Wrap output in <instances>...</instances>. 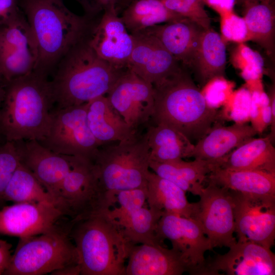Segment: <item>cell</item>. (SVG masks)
<instances>
[{
  "label": "cell",
  "mask_w": 275,
  "mask_h": 275,
  "mask_svg": "<svg viewBox=\"0 0 275 275\" xmlns=\"http://www.w3.org/2000/svg\"><path fill=\"white\" fill-rule=\"evenodd\" d=\"M11 248L10 243L0 239V274H3L9 264L12 256Z\"/></svg>",
  "instance_id": "cell-41"
},
{
  "label": "cell",
  "mask_w": 275,
  "mask_h": 275,
  "mask_svg": "<svg viewBox=\"0 0 275 275\" xmlns=\"http://www.w3.org/2000/svg\"><path fill=\"white\" fill-rule=\"evenodd\" d=\"M230 191L238 239L249 240L270 249L275 239V199Z\"/></svg>",
  "instance_id": "cell-13"
},
{
  "label": "cell",
  "mask_w": 275,
  "mask_h": 275,
  "mask_svg": "<svg viewBox=\"0 0 275 275\" xmlns=\"http://www.w3.org/2000/svg\"><path fill=\"white\" fill-rule=\"evenodd\" d=\"M204 29L196 22L182 18L141 32L158 38L180 64L188 69Z\"/></svg>",
  "instance_id": "cell-20"
},
{
  "label": "cell",
  "mask_w": 275,
  "mask_h": 275,
  "mask_svg": "<svg viewBox=\"0 0 275 275\" xmlns=\"http://www.w3.org/2000/svg\"><path fill=\"white\" fill-rule=\"evenodd\" d=\"M258 133L253 126L246 123L213 126L195 145L191 157L207 160H219Z\"/></svg>",
  "instance_id": "cell-21"
},
{
  "label": "cell",
  "mask_w": 275,
  "mask_h": 275,
  "mask_svg": "<svg viewBox=\"0 0 275 275\" xmlns=\"http://www.w3.org/2000/svg\"><path fill=\"white\" fill-rule=\"evenodd\" d=\"M4 200L14 203L47 202L52 203L58 207L52 196L34 175L20 162L6 188Z\"/></svg>",
  "instance_id": "cell-31"
},
{
  "label": "cell",
  "mask_w": 275,
  "mask_h": 275,
  "mask_svg": "<svg viewBox=\"0 0 275 275\" xmlns=\"http://www.w3.org/2000/svg\"><path fill=\"white\" fill-rule=\"evenodd\" d=\"M19 163V157L14 142L0 143V203L5 201V190Z\"/></svg>",
  "instance_id": "cell-35"
},
{
  "label": "cell",
  "mask_w": 275,
  "mask_h": 275,
  "mask_svg": "<svg viewBox=\"0 0 275 275\" xmlns=\"http://www.w3.org/2000/svg\"><path fill=\"white\" fill-rule=\"evenodd\" d=\"M92 161L100 186L113 206L119 192L147 186L150 159L146 133L101 146Z\"/></svg>",
  "instance_id": "cell-6"
},
{
  "label": "cell",
  "mask_w": 275,
  "mask_h": 275,
  "mask_svg": "<svg viewBox=\"0 0 275 275\" xmlns=\"http://www.w3.org/2000/svg\"><path fill=\"white\" fill-rule=\"evenodd\" d=\"M69 221L41 234L19 238L3 274L42 275L79 265L76 248L69 234Z\"/></svg>",
  "instance_id": "cell-7"
},
{
  "label": "cell",
  "mask_w": 275,
  "mask_h": 275,
  "mask_svg": "<svg viewBox=\"0 0 275 275\" xmlns=\"http://www.w3.org/2000/svg\"><path fill=\"white\" fill-rule=\"evenodd\" d=\"M89 35L68 50L51 75L55 108L82 104L106 95L126 69H117L101 58L91 46Z\"/></svg>",
  "instance_id": "cell-3"
},
{
  "label": "cell",
  "mask_w": 275,
  "mask_h": 275,
  "mask_svg": "<svg viewBox=\"0 0 275 275\" xmlns=\"http://www.w3.org/2000/svg\"><path fill=\"white\" fill-rule=\"evenodd\" d=\"M19 10L17 0H0V24L7 23Z\"/></svg>",
  "instance_id": "cell-39"
},
{
  "label": "cell",
  "mask_w": 275,
  "mask_h": 275,
  "mask_svg": "<svg viewBox=\"0 0 275 275\" xmlns=\"http://www.w3.org/2000/svg\"><path fill=\"white\" fill-rule=\"evenodd\" d=\"M168 9L190 19L203 28H211V20L205 9L204 0H159Z\"/></svg>",
  "instance_id": "cell-34"
},
{
  "label": "cell",
  "mask_w": 275,
  "mask_h": 275,
  "mask_svg": "<svg viewBox=\"0 0 275 275\" xmlns=\"http://www.w3.org/2000/svg\"><path fill=\"white\" fill-rule=\"evenodd\" d=\"M155 124H164L183 134L192 143L205 136L218 115L196 85L188 69L176 73L153 85Z\"/></svg>",
  "instance_id": "cell-4"
},
{
  "label": "cell",
  "mask_w": 275,
  "mask_h": 275,
  "mask_svg": "<svg viewBox=\"0 0 275 275\" xmlns=\"http://www.w3.org/2000/svg\"><path fill=\"white\" fill-rule=\"evenodd\" d=\"M106 96L113 108L135 132L152 118L154 105L153 85L127 68Z\"/></svg>",
  "instance_id": "cell-12"
},
{
  "label": "cell",
  "mask_w": 275,
  "mask_h": 275,
  "mask_svg": "<svg viewBox=\"0 0 275 275\" xmlns=\"http://www.w3.org/2000/svg\"><path fill=\"white\" fill-rule=\"evenodd\" d=\"M222 161L223 159L207 160L199 158L191 161L180 159L164 163L150 161L149 168L185 192L200 196L204 188L203 182L215 168L221 166Z\"/></svg>",
  "instance_id": "cell-24"
},
{
  "label": "cell",
  "mask_w": 275,
  "mask_h": 275,
  "mask_svg": "<svg viewBox=\"0 0 275 275\" xmlns=\"http://www.w3.org/2000/svg\"><path fill=\"white\" fill-rule=\"evenodd\" d=\"M236 0H204L205 4L217 12L221 16L233 11Z\"/></svg>",
  "instance_id": "cell-40"
},
{
  "label": "cell",
  "mask_w": 275,
  "mask_h": 275,
  "mask_svg": "<svg viewBox=\"0 0 275 275\" xmlns=\"http://www.w3.org/2000/svg\"><path fill=\"white\" fill-rule=\"evenodd\" d=\"M32 31L37 49L33 71L48 77L68 50L88 37L92 19L71 11L63 0H17Z\"/></svg>",
  "instance_id": "cell-1"
},
{
  "label": "cell",
  "mask_w": 275,
  "mask_h": 275,
  "mask_svg": "<svg viewBox=\"0 0 275 275\" xmlns=\"http://www.w3.org/2000/svg\"><path fill=\"white\" fill-rule=\"evenodd\" d=\"M209 182L227 189L261 198L275 199V174L258 170H236L215 168Z\"/></svg>",
  "instance_id": "cell-23"
},
{
  "label": "cell",
  "mask_w": 275,
  "mask_h": 275,
  "mask_svg": "<svg viewBox=\"0 0 275 275\" xmlns=\"http://www.w3.org/2000/svg\"><path fill=\"white\" fill-rule=\"evenodd\" d=\"M54 107L49 77L33 71L7 82L0 108V137L9 142L42 140Z\"/></svg>",
  "instance_id": "cell-2"
},
{
  "label": "cell",
  "mask_w": 275,
  "mask_h": 275,
  "mask_svg": "<svg viewBox=\"0 0 275 275\" xmlns=\"http://www.w3.org/2000/svg\"><path fill=\"white\" fill-rule=\"evenodd\" d=\"M50 274L53 275H79L80 270L79 265L67 266L53 271Z\"/></svg>",
  "instance_id": "cell-42"
},
{
  "label": "cell",
  "mask_w": 275,
  "mask_h": 275,
  "mask_svg": "<svg viewBox=\"0 0 275 275\" xmlns=\"http://www.w3.org/2000/svg\"><path fill=\"white\" fill-rule=\"evenodd\" d=\"M133 0H119L116 7V10L118 12L120 10H123Z\"/></svg>",
  "instance_id": "cell-44"
},
{
  "label": "cell",
  "mask_w": 275,
  "mask_h": 275,
  "mask_svg": "<svg viewBox=\"0 0 275 275\" xmlns=\"http://www.w3.org/2000/svg\"><path fill=\"white\" fill-rule=\"evenodd\" d=\"M87 120L91 132L101 146L127 140L138 133L113 108L106 95L88 102Z\"/></svg>",
  "instance_id": "cell-22"
},
{
  "label": "cell",
  "mask_w": 275,
  "mask_h": 275,
  "mask_svg": "<svg viewBox=\"0 0 275 275\" xmlns=\"http://www.w3.org/2000/svg\"><path fill=\"white\" fill-rule=\"evenodd\" d=\"M107 211L72 222L69 234L78 254L80 275H125L135 244Z\"/></svg>",
  "instance_id": "cell-5"
},
{
  "label": "cell",
  "mask_w": 275,
  "mask_h": 275,
  "mask_svg": "<svg viewBox=\"0 0 275 275\" xmlns=\"http://www.w3.org/2000/svg\"><path fill=\"white\" fill-rule=\"evenodd\" d=\"M223 255L206 263L199 274L274 275L275 256L270 249L255 242L239 239Z\"/></svg>",
  "instance_id": "cell-14"
},
{
  "label": "cell",
  "mask_w": 275,
  "mask_h": 275,
  "mask_svg": "<svg viewBox=\"0 0 275 275\" xmlns=\"http://www.w3.org/2000/svg\"><path fill=\"white\" fill-rule=\"evenodd\" d=\"M163 213L144 206L120 226L127 238L134 244H163L157 237L156 230Z\"/></svg>",
  "instance_id": "cell-32"
},
{
  "label": "cell",
  "mask_w": 275,
  "mask_h": 275,
  "mask_svg": "<svg viewBox=\"0 0 275 275\" xmlns=\"http://www.w3.org/2000/svg\"><path fill=\"white\" fill-rule=\"evenodd\" d=\"M147 186L149 208L195 218L198 203H189L186 192L177 185L149 171Z\"/></svg>",
  "instance_id": "cell-26"
},
{
  "label": "cell",
  "mask_w": 275,
  "mask_h": 275,
  "mask_svg": "<svg viewBox=\"0 0 275 275\" xmlns=\"http://www.w3.org/2000/svg\"><path fill=\"white\" fill-rule=\"evenodd\" d=\"M14 143L20 163L46 188L59 207V189L71 168L73 156L57 153L35 140H19Z\"/></svg>",
  "instance_id": "cell-16"
},
{
  "label": "cell",
  "mask_w": 275,
  "mask_h": 275,
  "mask_svg": "<svg viewBox=\"0 0 275 275\" xmlns=\"http://www.w3.org/2000/svg\"><path fill=\"white\" fill-rule=\"evenodd\" d=\"M221 17L222 33L225 38L237 42H242L245 40L247 28L243 18L237 16L233 11Z\"/></svg>",
  "instance_id": "cell-37"
},
{
  "label": "cell",
  "mask_w": 275,
  "mask_h": 275,
  "mask_svg": "<svg viewBox=\"0 0 275 275\" xmlns=\"http://www.w3.org/2000/svg\"><path fill=\"white\" fill-rule=\"evenodd\" d=\"M146 133L150 161L164 163L191 157L195 144L176 129L155 124L149 127Z\"/></svg>",
  "instance_id": "cell-28"
},
{
  "label": "cell",
  "mask_w": 275,
  "mask_h": 275,
  "mask_svg": "<svg viewBox=\"0 0 275 275\" xmlns=\"http://www.w3.org/2000/svg\"><path fill=\"white\" fill-rule=\"evenodd\" d=\"M133 49L127 68L152 85L179 70L182 65L159 40L145 32L131 34Z\"/></svg>",
  "instance_id": "cell-18"
},
{
  "label": "cell",
  "mask_w": 275,
  "mask_h": 275,
  "mask_svg": "<svg viewBox=\"0 0 275 275\" xmlns=\"http://www.w3.org/2000/svg\"><path fill=\"white\" fill-rule=\"evenodd\" d=\"M195 218L200 223L211 250L230 248L236 242L234 237V203L230 191L208 181L199 196Z\"/></svg>",
  "instance_id": "cell-10"
},
{
  "label": "cell",
  "mask_w": 275,
  "mask_h": 275,
  "mask_svg": "<svg viewBox=\"0 0 275 275\" xmlns=\"http://www.w3.org/2000/svg\"><path fill=\"white\" fill-rule=\"evenodd\" d=\"M220 167L236 170H258L275 174V148L267 136L252 138L225 156Z\"/></svg>",
  "instance_id": "cell-27"
},
{
  "label": "cell",
  "mask_w": 275,
  "mask_h": 275,
  "mask_svg": "<svg viewBox=\"0 0 275 275\" xmlns=\"http://www.w3.org/2000/svg\"><path fill=\"white\" fill-rule=\"evenodd\" d=\"M83 8L85 14L93 19L101 12L116 8L119 0H76Z\"/></svg>",
  "instance_id": "cell-38"
},
{
  "label": "cell",
  "mask_w": 275,
  "mask_h": 275,
  "mask_svg": "<svg viewBox=\"0 0 275 275\" xmlns=\"http://www.w3.org/2000/svg\"><path fill=\"white\" fill-rule=\"evenodd\" d=\"M255 1H259L262 3L268 4V3H269V2L270 0H255Z\"/></svg>",
  "instance_id": "cell-45"
},
{
  "label": "cell",
  "mask_w": 275,
  "mask_h": 275,
  "mask_svg": "<svg viewBox=\"0 0 275 275\" xmlns=\"http://www.w3.org/2000/svg\"><path fill=\"white\" fill-rule=\"evenodd\" d=\"M156 233L161 243L164 239L171 241L172 248L187 264L190 274H199L206 263L205 253L211 249L198 221L164 212L158 221Z\"/></svg>",
  "instance_id": "cell-11"
},
{
  "label": "cell",
  "mask_w": 275,
  "mask_h": 275,
  "mask_svg": "<svg viewBox=\"0 0 275 275\" xmlns=\"http://www.w3.org/2000/svg\"><path fill=\"white\" fill-rule=\"evenodd\" d=\"M88 103L53 108L49 129L41 145L62 155L93 160L100 144L91 132L87 120Z\"/></svg>",
  "instance_id": "cell-9"
},
{
  "label": "cell",
  "mask_w": 275,
  "mask_h": 275,
  "mask_svg": "<svg viewBox=\"0 0 275 275\" xmlns=\"http://www.w3.org/2000/svg\"><path fill=\"white\" fill-rule=\"evenodd\" d=\"M122 11L120 17L130 34L184 18L168 9L159 0H133Z\"/></svg>",
  "instance_id": "cell-29"
},
{
  "label": "cell",
  "mask_w": 275,
  "mask_h": 275,
  "mask_svg": "<svg viewBox=\"0 0 275 275\" xmlns=\"http://www.w3.org/2000/svg\"><path fill=\"white\" fill-rule=\"evenodd\" d=\"M67 219L54 204L20 202L0 210V234L28 237L47 232Z\"/></svg>",
  "instance_id": "cell-15"
},
{
  "label": "cell",
  "mask_w": 275,
  "mask_h": 275,
  "mask_svg": "<svg viewBox=\"0 0 275 275\" xmlns=\"http://www.w3.org/2000/svg\"><path fill=\"white\" fill-rule=\"evenodd\" d=\"M89 43L103 60L119 69H127L133 38L128 31L116 8L103 11L89 37Z\"/></svg>",
  "instance_id": "cell-17"
},
{
  "label": "cell",
  "mask_w": 275,
  "mask_h": 275,
  "mask_svg": "<svg viewBox=\"0 0 275 275\" xmlns=\"http://www.w3.org/2000/svg\"><path fill=\"white\" fill-rule=\"evenodd\" d=\"M147 186L119 192L116 195V202L119 207L109 209L107 212L119 225L134 212L143 207L147 202Z\"/></svg>",
  "instance_id": "cell-33"
},
{
  "label": "cell",
  "mask_w": 275,
  "mask_h": 275,
  "mask_svg": "<svg viewBox=\"0 0 275 275\" xmlns=\"http://www.w3.org/2000/svg\"><path fill=\"white\" fill-rule=\"evenodd\" d=\"M236 52L237 64L242 69L244 77L248 78H256L261 72L263 60L261 56L243 44L238 46Z\"/></svg>",
  "instance_id": "cell-36"
},
{
  "label": "cell",
  "mask_w": 275,
  "mask_h": 275,
  "mask_svg": "<svg viewBox=\"0 0 275 275\" xmlns=\"http://www.w3.org/2000/svg\"><path fill=\"white\" fill-rule=\"evenodd\" d=\"M226 64V45L222 37L212 28L204 29L188 69L201 86L224 76Z\"/></svg>",
  "instance_id": "cell-25"
},
{
  "label": "cell",
  "mask_w": 275,
  "mask_h": 275,
  "mask_svg": "<svg viewBox=\"0 0 275 275\" xmlns=\"http://www.w3.org/2000/svg\"><path fill=\"white\" fill-rule=\"evenodd\" d=\"M58 205L65 216L72 221L111 209L92 160L73 156L71 168L59 189Z\"/></svg>",
  "instance_id": "cell-8"
},
{
  "label": "cell",
  "mask_w": 275,
  "mask_h": 275,
  "mask_svg": "<svg viewBox=\"0 0 275 275\" xmlns=\"http://www.w3.org/2000/svg\"><path fill=\"white\" fill-rule=\"evenodd\" d=\"M6 82L0 75V108L4 100Z\"/></svg>",
  "instance_id": "cell-43"
},
{
  "label": "cell",
  "mask_w": 275,
  "mask_h": 275,
  "mask_svg": "<svg viewBox=\"0 0 275 275\" xmlns=\"http://www.w3.org/2000/svg\"><path fill=\"white\" fill-rule=\"evenodd\" d=\"M244 19L247 28L245 41H253L262 47L269 56L274 51V13L269 3L246 0Z\"/></svg>",
  "instance_id": "cell-30"
},
{
  "label": "cell",
  "mask_w": 275,
  "mask_h": 275,
  "mask_svg": "<svg viewBox=\"0 0 275 275\" xmlns=\"http://www.w3.org/2000/svg\"><path fill=\"white\" fill-rule=\"evenodd\" d=\"M1 139H2L0 137V141H1ZM0 143H1V142H0Z\"/></svg>",
  "instance_id": "cell-46"
},
{
  "label": "cell",
  "mask_w": 275,
  "mask_h": 275,
  "mask_svg": "<svg viewBox=\"0 0 275 275\" xmlns=\"http://www.w3.org/2000/svg\"><path fill=\"white\" fill-rule=\"evenodd\" d=\"M188 267L176 250L163 244L133 246L129 256L125 275H181Z\"/></svg>",
  "instance_id": "cell-19"
}]
</instances>
